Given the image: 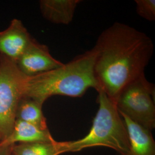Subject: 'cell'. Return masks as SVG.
<instances>
[{"label": "cell", "mask_w": 155, "mask_h": 155, "mask_svg": "<svg viewBox=\"0 0 155 155\" xmlns=\"http://www.w3.org/2000/svg\"><path fill=\"white\" fill-rule=\"evenodd\" d=\"M42 107L43 105L36 101L24 96L20 101L17 107L16 120L31 124L42 129H48Z\"/></svg>", "instance_id": "obj_12"}, {"label": "cell", "mask_w": 155, "mask_h": 155, "mask_svg": "<svg viewBox=\"0 0 155 155\" xmlns=\"http://www.w3.org/2000/svg\"><path fill=\"white\" fill-rule=\"evenodd\" d=\"M95 59L96 51L93 47L60 67L36 76L26 77L24 96L43 105L54 95L80 97L90 88L98 91L101 88L94 71Z\"/></svg>", "instance_id": "obj_2"}, {"label": "cell", "mask_w": 155, "mask_h": 155, "mask_svg": "<svg viewBox=\"0 0 155 155\" xmlns=\"http://www.w3.org/2000/svg\"><path fill=\"white\" fill-rule=\"evenodd\" d=\"M32 40L22 22L13 19L8 28L0 32V54L16 62Z\"/></svg>", "instance_id": "obj_7"}, {"label": "cell", "mask_w": 155, "mask_h": 155, "mask_svg": "<svg viewBox=\"0 0 155 155\" xmlns=\"http://www.w3.org/2000/svg\"><path fill=\"white\" fill-rule=\"evenodd\" d=\"M25 78L15 61L0 54V144L13 131Z\"/></svg>", "instance_id": "obj_4"}, {"label": "cell", "mask_w": 155, "mask_h": 155, "mask_svg": "<svg viewBox=\"0 0 155 155\" xmlns=\"http://www.w3.org/2000/svg\"><path fill=\"white\" fill-rule=\"evenodd\" d=\"M120 115L127 127L129 141L127 152L121 155H155V142L152 131L125 115Z\"/></svg>", "instance_id": "obj_8"}, {"label": "cell", "mask_w": 155, "mask_h": 155, "mask_svg": "<svg viewBox=\"0 0 155 155\" xmlns=\"http://www.w3.org/2000/svg\"><path fill=\"white\" fill-rule=\"evenodd\" d=\"M154 98L155 86L143 74L122 89L116 105L120 114L152 131L155 127Z\"/></svg>", "instance_id": "obj_5"}, {"label": "cell", "mask_w": 155, "mask_h": 155, "mask_svg": "<svg viewBox=\"0 0 155 155\" xmlns=\"http://www.w3.org/2000/svg\"><path fill=\"white\" fill-rule=\"evenodd\" d=\"M94 48V71L100 88L116 103L122 89L144 74L154 45L145 33L117 22L101 33Z\"/></svg>", "instance_id": "obj_1"}, {"label": "cell", "mask_w": 155, "mask_h": 155, "mask_svg": "<svg viewBox=\"0 0 155 155\" xmlns=\"http://www.w3.org/2000/svg\"><path fill=\"white\" fill-rule=\"evenodd\" d=\"M54 141L55 140L48 129H42L31 124L16 120L11 136L1 144L14 145Z\"/></svg>", "instance_id": "obj_10"}, {"label": "cell", "mask_w": 155, "mask_h": 155, "mask_svg": "<svg viewBox=\"0 0 155 155\" xmlns=\"http://www.w3.org/2000/svg\"><path fill=\"white\" fill-rule=\"evenodd\" d=\"M15 63L18 70L27 77L48 72L64 64L51 55L47 45L33 39Z\"/></svg>", "instance_id": "obj_6"}, {"label": "cell", "mask_w": 155, "mask_h": 155, "mask_svg": "<svg viewBox=\"0 0 155 155\" xmlns=\"http://www.w3.org/2000/svg\"><path fill=\"white\" fill-rule=\"evenodd\" d=\"M135 2L136 11L140 16L148 21H155V0H135Z\"/></svg>", "instance_id": "obj_13"}, {"label": "cell", "mask_w": 155, "mask_h": 155, "mask_svg": "<svg viewBox=\"0 0 155 155\" xmlns=\"http://www.w3.org/2000/svg\"><path fill=\"white\" fill-rule=\"evenodd\" d=\"M97 93L99 107L89 133L82 139L68 141L67 152L102 146L115 150L121 155L129 149L127 129L116 103L102 89Z\"/></svg>", "instance_id": "obj_3"}, {"label": "cell", "mask_w": 155, "mask_h": 155, "mask_svg": "<svg viewBox=\"0 0 155 155\" xmlns=\"http://www.w3.org/2000/svg\"><path fill=\"white\" fill-rule=\"evenodd\" d=\"M13 145L0 144V155H12Z\"/></svg>", "instance_id": "obj_14"}, {"label": "cell", "mask_w": 155, "mask_h": 155, "mask_svg": "<svg viewBox=\"0 0 155 155\" xmlns=\"http://www.w3.org/2000/svg\"><path fill=\"white\" fill-rule=\"evenodd\" d=\"M80 0H41L40 8L43 16L49 21L68 25L72 21Z\"/></svg>", "instance_id": "obj_9"}, {"label": "cell", "mask_w": 155, "mask_h": 155, "mask_svg": "<svg viewBox=\"0 0 155 155\" xmlns=\"http://www.w3.org/2000/svg\"><path fill=\"white\" fill-rule=\"evenodd\" d=\"M68 141L39 142L13 145L12 155H59L67 151Z\"/></svg>", "instance_id": "obj_11"}]
</instances>
